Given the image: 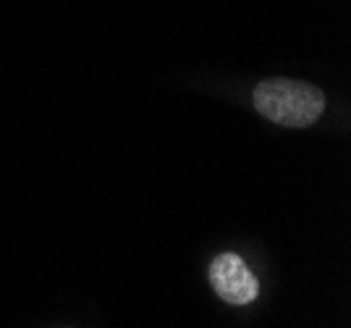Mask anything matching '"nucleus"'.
<instances>
[{
    "instance_id": "obj_1",
    "label": "nucleus",
    "mask_w": 351,
    "mask_h": 328,
    "mask_svg": "<svg viewBox=\"0 0 351 328\" xmlns=\"http://www.w3.org/2000/svg\"><path fill=\"white\" fill-rule=\"evenodd\" d=\"M254 105L273 124L302 129L320 119L322 108H325V95L304 82L270 79L254 90Z\"/></svg>"
},
{
    "instance_id": "obj_2",
    "label": "nucleus",
    "mask_w": 351,
    "mask_h": 328,
    "mask_svg": "<svg viewBox=\"0 0 351 328\" xmlns=\"http://www.w3.org/2000/svg\"><path fill=\"white\" fill-rule=\"evenodd\" d=\"M210 281L220 299L231 305H247L257 297V279L252 276V270L244 266L239 255H218L210 266Z\"/></svg>"
}]
</instances>
